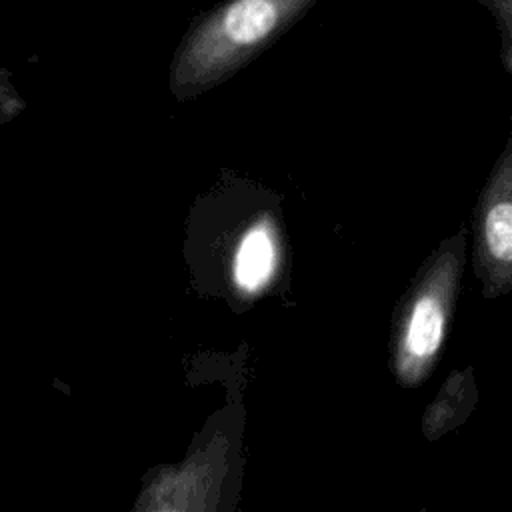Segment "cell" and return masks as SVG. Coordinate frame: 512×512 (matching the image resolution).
<instances>
[{
    "mask_svg": "<svg viewBox=\"0 0 512 512\" xmlns=\"http://www.w3.org/2000/svg\"><path fill=\"white\" fill-rule=\"evenodd\" d=\"M318 0H222L184 32L172 64L176 98L196 96L252 62L292 30Z\"/></svg>",
    "mask_w": 512,
    "mask_h": 512,
    "instance_id": "cell-1",
    "label": "cell"
},
{
    "mask_svg": "<svg viewBox=\"0 0 512 512\" xmlns=\"http://www.w3.org/2000/svg\"><path fill=\"white\" fill-rule=\"evenodd\" d=\"M460 266L462 240L456 238L438 254L400 316L394 368L404 386L420 384L440 352L460 280Z\"/></svg>",
    "mask_w": 512,
    "mask_h": 512,
    "instance_id": "cell-2",
    "label": "cell"
},
{
    "mask_svg": "<svg viewBox=\"0 0 512 512\" xmlns=\"http://www.w3.org/2000/svg\"><path fill=\"white\" fill-rule=\"evenodd\" d=\"M506 148L476 210V274L484 292L498 296L510 288L512 272V166Z\"/></svg>",
    "mask_w": 512,
    "mask_h": 512,
    "instance_id": "cell-3",
    "label": "cell"
},
{
    "mask_svg": "<svg viewBox=\"0 0 512 512\" xmlns=\"http://www.w3.org/2000/svg\"><path fill=\"white\" fill-rule=\"evenodd\" d=\"M24 102L20 96H10V98H0V122L12 118L22 110Z\"/></svg>",
    "mask_w": 512,
    "mask_h": 512,
    "instance_id": "cell-5",
    "label": "cell"
},
{
    "mask_svg": "<svg viewBox=\"0 0 512 512\" xmlns=\"http://www.w3.org/2000/svg\"><path fill=\"white\" fill-rule=\"evenodd\" d=\"M276 262L274 250V236L268 224L252 226L240 240L236 262H234V276L240 288L254 292L260 290L272 276Z\"/></svg>",
    "mask_w": 512,
    "mask_h": 512,
    "instance_id": "cell-4",
    "label": "cell"
},
{
    "mask_svg": "<svg viewBox=\"0 0 512 512\" xmlns=\"http://www.w3.org/2000/svg\"><path fill=\"white\" fill-rule=\"evenodd\" d=\"M10 96H18V92L14 90V84L10 80V72L0 66V98H10Z\"/></svg>",
    "mask_w": 512,
    "mask_h": 512,
    "instance_id": "cell-6",
    "label": "cell"
}]
</instances>
